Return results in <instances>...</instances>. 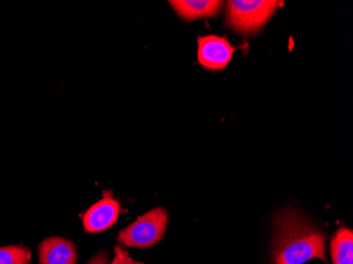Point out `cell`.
I'll return each mask as SVG.
<instances>
[{
	"label": "cell",
	"instance_id": "obj_1",
	"mask_svg": "<svg viewBox=\"0 0 353 264\" xmlns=\"http://www.w3.org/2000/svg\"><path fill=\"white\" fill-rule=\"evenodd\" d=\"M274 232L273 263L303 264L314 258L326 262V235L297 210L276 214Z\"/></svg>",
	"mask_w": 353,
	"mask_h": 264
},
{
	"label": "cell",
	"instance_id": "obj_2",
	"mask_svg": "<svg viewBox=\"0 0 353 264\" xmlns=\"http://www.w3.org/2000/svg\"><path fill=\"white\" fill-rule=\"evenodd\" d=\"M275 0H231L227 5V25L241 34H254L274 15L279 7Z\"/></svg>",
	"mask_w": 353,
	"mask_h": 264
},
{
	"label": "cell",
	"instance_id": "obj_3",
	"mask_svg": "<svg viewBox=\"0 0 353 264\" xmlns=\"http://www.w3.org/2000/svg\"><path fill=\"white\" fill-rule=\"evenodd\" d=\"M168 223V214L165 208H154L124 228L119 234L118 241L128 247H152L161 241Z\"/></svg>",
	"mask_w": 353,
	"mask_h": 264
},
{
	"label": "cell",
	"instance_id": "obj_4",
	"mask_svg": "<svg viewBox=\"0 0 353 264\" xmlns=\"http://www.w3.org/2000/svg\"><path fill=\"white\" fill-rule=\"evenodd\" d=\"M236 48L225 37L217 35L198 39V61L204 68L222 70L229 65Z\"/></svg>",
	"mask_w": 353,
	"mask_h": 264
},
{
	"label": "cell",
	"instance_id": "obj_5",
	"mask_svg": "<svg viewBox=\"0 0 353 264\" xmlns=\"http://www.w3.org/2000/svg\"><path fill=\"white\" fill-rule=\"evenodd\" d=\"M120 216V203L106 196L93 204L84 216V228L87 233H100L114 225Z\"/></svg>",
	"mask_w": 353,
	"mask_h": 264
},
{
	"label": "cell",
	"instance_id": "obj_6",
	"mask_svg": "<svg viewBox=\"0 0 353 264\" xmlns=\"http://www.w3.org/2000/svg\"><path fill=\"white\" fill-rule=\"evenodd\" d=\"M39 264H75L77 250L70 240L50 237L39 246Z\"/></svg>",
	"mask_w": 353,
	"mask_h": 264
},
{
	"label": "cell",
	"instance_id": "obj_7",
	"mask_svg": "<svg viewBox=\"0 0 353 264\" xmlns=\"http://www.w3.org/2000/svg\"><path fill=\"white\" fill-rule=\"evenodd\" d=\"M170 3L182 19L188 21L217 16L223 6L219 0H172Z\"/></svg>",
	"mask_w": 353,
	"mask_h": 264
},
{
	"label": "cell",
	"instance_id": "obj_8",
	"mask_svg": "<svg viewBox=\"0 0 353 264\" xmlns=\"http://www.w3.org/2000/svg\"><path fill=\"white\" fill-rule=\"evenodd\" d=\"M333 264H353V233L342 227L334 234L330 244Z\"/></svg>",
	"mask_w": 353,
	"mask_h": 264
},
{
	"label": "cell",
	"instance_id": "obj_9",
	"mask_svg": "<svg viewBox=\"0 0 353 264\" xmlns=\"http://www.w3.org/2000/svg\"><path fill=\"white\" fill-rule=\"evenodd\" d=\"M31 251L23 245L0 247V264H30Z\"/></svg>",
	"mask_w": 353,
	"mask_h": 264
},
{
	"label": "cell",
	"instance_id": "obj_10",
	"mask_svg": "<svg viewBox=\"0 0 353 264\" xmlns=\"http://www.w3.org/2000/svg\"><path fill=\"white\" fill-rule=\"evenodd\" d=\"M114 254H116V256H114V261L111 264H144L142 262L134 261L130 257V254L127 253L121 246L114 247Z\"/></svg>",
	"mask_w": 353,
	"mask_h": 264
},
{
	"label": "cell",
	"instance_id": "obj_11",
	"mask_svg": "<svg viewBox=\"0 0 353 264\" xmlns=\"http://www.w3.org/2000/svg\"><path fill=\"white\" fill-rule=\"evenodd\" d=\"M87 264H109L108 254L106 252H100L97 254Z\"/></svg>",
	"mask_w": 353,
	"mask_h": 264
}]
</instances>
